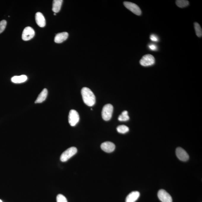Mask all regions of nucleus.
I'll list each match as a JSON object with an SVG mask.
<instances>
[{
	"label": "nucleus",
	"instance_id": "0eeeda50",
	"mask_svg": "<svg viewBox=\"0 0 202 202\" xmlns=\"http://www.w3.org/2000/svg\"><path fill=\"white\" fill-rule=\"evenodd\" d=\"M35 35V31L31 27H27L24 28L22 35V39L28 41L33 38Z\"/></svg>",
	"mask_w": 202,
	"mask_h": 202
},
{
	"label": "nucleus",
	"instance_id": "2eb2a0df",
	"mask_svg": "<svg viewBox=\"0 0 202 202\" xmlns=\"http://www.w3.org/2000/svg\"><path fill=\"white\" fill-rule=\"evenodd\" d=\"M63 0H54L53 1L52 10L54 13L59 12L62 5Z\"/></svg>",
	"mask_w": 202,
	"mask_h": 202
},
{
	"label": "nucleus",
	"instance_id": "dca6fc26",
	"mask_svg": "<svg viewBox=\"0 0 202 202\" xmlns=\"http://www.w3.org/2000/svg\"><path fill=\"white\" fill-rule=\"evenodd\" d=\"M28 79V78L26 75H22L18 76H14L11 78V81L12 82L15 84H20V83L25 82Z\"/></svg>",
	"mask_w": 202,
	"mask_h": 202
},
{
	"label": "nucleus",
	"instance_id": "b1692460",
	"mask_svg": "<svg viewBox=\"0 0 202 202\" xmlns=\"http://www.w3.org/2000/svg\"><path fill=\"white\" fill-rule=\"evenodd\" d=\"M149 47L150 50H152V51H155L157 50V46L154 44H150L149 45Z\"/></svg>",
	"mask_w": 202,
	"mask_h": 202
},
{
	"label": "nucleus",
	"instance_id": "f8f14e48",
	"mask_svg": "<svg viewBox=\"0 0 202 202\" xmlns=\"http://www.w3.org/2000/svg\"><path fill=\"white\" fill-rule=\"evenodd\" d=\"M68 36L69 34L66 32L59 33L56 35L54 38V42L56 43H61L67 39Z\"/></svg>",
	"mask_w": 202,
	"mask_h": 202
},
{
	"label": "nucleus",
	"instance_id": "412c9836",
	"mask_svg": "<svg viewBox=\"0 0 202 202\" xmlns=\"http://www.w3.org/2000/svg\"><path fill=\"white\" fill-rule=\"evenodd\" d=\"M7 24V21L5 20H3L0 22V34L5 30Z\"/></svg>",
	"mask_w": 202,
	"mask_h": 202
},
{
	"label": "nucleus",
	"instance_id": "a211bd4d",
	"mask_svg": "<svg viewBox=\"0 0 202 202\" xmlns=\"http://www.w3.org/2000/svg\"><path fill=\"white\" fill-rule=\"evenodd\" d=\"M176 5L180 8H184L189 5V2L186 0H177L176 1Z\"/></svg>",
	"mask_w": 202,
	"mask_h": 202
},
{
	"label": "nucleus",
	"instance_id": "4be33fe9",
	"mask_svg": "<svg viewBox=\"0 0 202 202\" xmlns=\"http://www.w3.org/2000/svg\"><path fill=\"white\" fill-rule=\"evenodd\" d=\"M57 202H67V199L63 195L60 194L58 195L57 197Z\"/></svg>",
	"mask_w": 202,
	"mask_h": 202
},
{
	"label": "nucleus",
	"instance_id": "aec40b11",
	"mask_svg": "<svg viewBox=\"0 0 202 202\" xmlns=\"http://www.w3.org/2000/svg\"><path fill=\"white\" fill-rule=\"evenodd\" d=\"M117 131L118 133L121 134H125L128 132L129 130V129L127 126L125 125H121L118 126L117 128Z\"/></svg>",
	"mask_w": 202,
	"mask_h": 202
},
{
	"label": "nucleus",
	"instance_id": "4468645a",
	"mask_svg": "<svg viewBox=\"0 0 202 202\" xmlns=\"http://www.w3.org/2000/svg\"><path fill=\"white\" fill-rule=\"evenodd\" d=\"M48 95V90L46 88L44 89L39 95L35 101V104H39L45 101Z\"/></svg>",
	"mask_w": 202,
	"mask_h": 202
},
{
	"label": "nucleus",
	"instance_id": "9b49d317",
	"mask_svg": "<svg viewBox=\"0 0 202 202\" xmlns=\"http://www.w3.org/2000/svg\"><path fill=\"white\" fill-rule=\"evenodd\" d=\"M35 20L37 24L40 27L43 28L46 25L45 18L43 14L40 12H37L35 15Z\"/></svg>",
	"mask_w": 202,
	"mask_h": 202
},
{
	"label": "nucleus",
	"instance_id": "a878e982",
	"mask_svg": "<svg viewBox=\"0 0 202 202\" xmlns=\"http://www.w3.org/2000/svg\"><path fill=\"white\" fill-rule=\"evenodd\" d=\"M56 15V13H54V15Z\"/></svg>",
	"mask_w": 202,
	"mask_h": 202
},
{
	"label": "nucleus",
	"instance_id": "39448f33",
	"mask_svg": "<svg viewBox=\"0 0 202 202\" xmlns=\"http://www.w3.org/2000/svg\"><path fill=\"white\" fill-rule=\"evenodd\" d=\"M69 123L71 126H74L79 122V116L78 113L75 110L70 111L68 117Z\"/></svg>",
	"mask_w": 202,
	"mask_h": 202
},
{
	"label": "nucleus",
	"instance_id": "1a4fd4ad",
	"mask_svg": "<svg viewBox=\"0 0 202 202\" xmlns=\"http://www.w3.org/2000/svg\"><path fill=\"white\" fill-rule=\"evenodd\" d=\"M176 153L177 157L180 161H187L189 160V155L184 149L181 147H179L176 149Z\"/></svg>",
	"mask_w": 202,
	"mask_h": 202
},
{
	"label": "nucleus",
	"instance_id": "f3484780",
	"mask_svg": "<svg viewBox=\"0 0 202 202\" xmlns=\"http://www.w3.org/2000/svg\"><path fill=\"white\" fill-rule=\"evenodd\" d=\"M118 119L120 121H128L129 120V117L128 115V112L126 111H123L121 115L119 116Z\"/></svg>",
	"mask_w": 202,
	"mask_h": 202
},
{
	"label": "nucleus",
	"instance_id": "6e6552de",
	"mask_svg": "<svg viewBox=\"0 0 202 202\" xmlns=\"http://www.w3.org/2000/svg\"><path fill=\"white\" fill-rule=\"evenodd\" d=\"M158 196L162 202H173L171 195L164 190H159L158 193Z\"/></svg>",
	"mask_w": 202,
	"mask_h": 202
},
{
	"label": "nucleus",
	"instance_id": "423d86ee",
	"mask_svg": "<svg viewBox=\"0 0 202 202\" xmlns=\"http://www.w3.org/2000/svg\"><path fill=\"white\" fill-rule=\"evenodd\" d=\"M124 5L127 9L129 10L136 15H141V9L136 4L129 2H124Z\"/></svg>",
	"mask_w": 202,
	"mask_h": 202
},
{
	"label": "nucleus",
	"instance_id": "6ab92c4d",
	"mask_svg": "<svg viewBox=\"0 0 202 202\" xmlns=\"http://www.w3.org/2000/svg\"><path fill=\"white\" fill-rule=\"evenodd\" d=\"M194 28L195 29L196 35L198 37H201L202 36V30L201 27L198 23H194Z\"/></svg>",
	"mask_w": 202,
	"mask_h": 202
},
{
	"label": "nucleus",
	"instance_id": "5701e85b",
	"mask_svg": "<svg viewBox=\"0 0 202 202\" xmlns=\"http://www.w3.org/2000/svg\"><path fill=\"white\" fill-rule=\"evenodd\" d=\"M150 39L153 41L158 42L159 41L158 37L154 34L150 35Z\"/></svg>",
	"mask_w": 202,
	"mask_h": 202
},
{
	"label": "nucleus",
	"instance_id": "393cba45",
	"mask_svg": "<svg viewBox=\"0 0 202 202\" xmlns=\"http://www.w3.org/2000/svg\"><path fill=\"white\" fill-rule=\"evenodd\" d=\"M0 202H2V201L1 200H0Z\"/></svg>",
	"mask_w": 202,
	"mask_h": 202
},
{
	"label": "nucleus",
	"instance_id": "f257e3e1",
	"mask_svg": "<svg viewBox=\"0 0 202 202\" xmlns=\"http://www.w3.org/2000/svg\"><path fill=\"white\" fill-rule=\"evenodd\" d=\"M83 101L89 106H92L96 103V97L93 92L87 87H84L81 90Z\"/></svg>",
	"mask_w": 202,
	"mask_h": 202
},
{
	"label": "nucleus",
	"instance_id": "f03ea898",
	"mask_svg": "<svg viewBox=\"0 0 202 202\" xmlns=\"http://www.w3.org/2000/svg\"><path fill=\"white\" fill-rule=\"evenodd\" d=\"M113 109V106L112 104H106L103 107L101 115L104 121H109L112 117Z\"/></svg>",
	"mask_w": 202,
	"mask_h": 202
},
{
	"label": "nucleus",
	"instance_id": "9d476101",
	"mask_svg": "<svg viewBox=\"0 0 202 202\" xmlns=\"http://www.w3.org/2000/svg\"><path fill=\"white\" fill-rule=\"evenodd\" d=\"M101 148L106 152L111 153L115 149V146L114 143L111 142L106 141L101 144Z\"/></svg>",
	"mask_w": 202,
	"mask_h": 202
},
{
	"label": "nucleus",
	"instance_id": "7ed1b4c3",
	"mask_svg": "<svg viewBox=\"0 0 202 202\" xmlns=\"http://www.w3.org/2000/svg\"><path fill=\"white\" fill-rule=\"evenodd\" d=\"M77 149L76 147H71L67 149L61 154V160L62 162H66L71 158V157L77 154Z\"/></svg>",
	"mask_w": 202,
	"mask_h": 202
},
{
	"label": "nucleus",
	"instance_id": "ddd939ff",
	"mask_svg": "<svg viewBox=\"0 0 202 202\" xmlns=\"http://www.w3.org/2000/svg\"><path fill=\"white\" fill-rule=\"evenodd\" d=\"M140 196L138 191H133L129 194L126 197L125 202H135L138 200Z\"/></svg>",
	"mask_w": 202,
	"mask_h": 202
},
{
	"label": "nucleus",
	"instance_id": "20e7f679",
	"mask_svg": "<svg viewBox=\"0 0 202 202\" xmlns=\"http://www.w3.org/2000/svg\"><path fill=\"white\" fill-rule=\"evenodd\" d=\"M155 58L151 54H147L144 56L140 61V63L143 66H152L155 63Z\"/></svg>",
	"mask_w": 202,
	"mask_h": 202
}]
</instances>
